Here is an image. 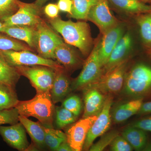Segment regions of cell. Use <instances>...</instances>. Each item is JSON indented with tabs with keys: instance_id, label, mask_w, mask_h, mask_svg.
<instances>
[{
	"instance_id": "6da1fadb",
	"label": "cell",
	"mask_w": 151,
	"mask_h": 151,
	"mask_svg": "<svg viewBox=\"0 0 151 151\" xmlns=\"http://www.w3.org/2000/svg\"><path fill=\"white\" fill-rule=\"evenodd\" d=\"M48 22L61 35L65 43L78 48L84 56L89 54L92 39L90 27L86 22L63 20L58 17L50 19Z\"/></svg>"
},
{
	"instance_id": "7a4b0ae2",
	"label": "cell",
	"mask_w": 151,
	"mask_h": 151,
	"mask_svg": "<svg viewBox=\"0 0 151 151\" xmlns=\"http://www.w3.org/2000/svg\"><path fill=\"white\" fill-rule=\"evenodd\" d=\"M15 108L17 109L19 115L35 117L45 127L53 128L54 103L50 91L37 92L31 100L19 101Z\"/></svg>"
},
{
	"instance_id": "3957f363",
	"label": "cell",
	"mask_w": 151,
	"mask_h": 151,
	"mask_svg": "<svg viewBox=\"0 0 151 151\" xmlns=\"http://www.w3.org/2000/svg\"><path fill=\"white\" fill-rule=\"evenodd\" d=\"M35 50L46 59L55 60L54 52L63 42L61 38L42 19L35 27Z\"/></svg>"
},
{
	"instance_id": "277c9868",
	"label": "cell",
	"mask_w": 151,
	"mask_h": 151,
	"mask_svg": "<svg viewBox=\"0 0 151 151\" xmlns=\"http://www.w3.org/2000/svg\"><path fill=\"white\" fill-rule=\"evenodd\" d=\"M124 92L127 95L139 97L151 91V67L143 63L135 65L124 81Z\"/></svg>"
},
{
	"instance_id": "5b68a950",
	"label": "cell",
	"mask_w": 151,
	"mask_h": 151,
	"mask_svg": "<svg viewBox=\"0 0 151 151\" xmlns=\"http://www.w3.org/2000/svg\"><path fill=\"white\" fill-rule=\"evenodd\" d=\"M0 56L10 65L14 68L22 66L42 65L50 68L55 70L64 69L62 65L53 60L43 58L30 50L15 51L0 50Z\"/></svg>"
},
{
	"instance_id": "8992f818",
	"label": "cell",
	"mask_w": 151,
	"mask_h": 151,
	"mask_svg": "<svg viewBox=\"0 0 151 151\" xmlns=\"http://www.w3.org/2000/svg\"><path fill=\"white\" fill-rule=\"evenodd\" d=\"M99 42L94 47L86 60L81 73L72 84L73 90H84L100 78L103 67L99 58Z\"/></svg>"
},
{
	"instance_id": "52a82bcc",
	"label": "cell",
	"mask_w": 151,
	"mask_h": 151,
	"mask_svg": "<svg viewBox=\"0 0 151 151\" xmlns=\"http://www.w3.org/2000/svg\"><path fill=\"white\" fill-rule=\"evenodd\" d=\"M15 68L21 75L24 76L29 80L37 92L50 91L56 70L42 65L19 66Z\"/></svg>"
},
{
	"instance_id": "ba28073f",
	"label": "cell",
	"mask_w": 151,
	"mask_h": 151,
	"mask_svg": "<svg viewBox=\"0 0 151 151\" xmlns=\"http://www.w3.org/2000/svg\"><path fill=\"white\" fill-rule=\"evenodd\" d=\"M127 63L125 60L113 69L102 74L98 80L86 88H95L102 93L107 94L118 93L124 86Z\"/></svg>"
},
{
	"instance_id": "9c48e42d",
	"label": "cell",
	"mask_w": 151,
	"mask_h": 151,
	"mask_svg": "<svg viewBox=\"0 0 151 151\" xmlns=\"http://www.w3.org/2000/svg\"><path fill=\"white\" fill-rule=\"evenodd\" d=\"M41 8L35 3H26L20 1L18 11L2 22L6 26H24L35 27L42 19L41 17Z\"/></svg>"
},
{
	"instance_id": "30bf717a",
	"label": "cell",
	"mask_w": 151,
	"mask_h": 151,
	"mask_svg": "<svg viewBox=\"0 0 151 151\" xmlns=\"http://www.w3.org/2000/svg\"><path fill=\"white\" fill-rule=\"evenodd\" d=\"M112 104L111 97L106 98L102 110L91 126L86 136L83 150L88 151L94 141L108 131L111 124V109Z\"/></svg>"
},
{
	"instance_id": "8fae6325",
	"label": "cell",
	"mask_w": 151,
	"mask_h": 151,
	"mask_svg": "<svg viewBox=\"0 0 151 151\" xmlns=\"http://www.w3.org/2000/svg\"><path fill=\"white\" fill-rule=\"evenodd\" d=\"M87 20L95 24L103 34L118 25L109 8L108 0H98L90 9Z\"/></svg>"
},
{
	"instance_id": "7c38bea8",
	"label": "cell",
	"mask_w": 151,
	"mask_h": 151,
	"mask_svg": "<svg viewBox=\"0 0 151 151\" xmlns=\"http://www.w3.org/2000/svg\"><path fill=\"white\" fill-rule=\"evenodd\" d=\"M97 117V116H94L83 118L68 130L66 134L67 142L73 151H80L83 150L88 132Z\"/></svg>"
},
{
	"instance_id": "4fadbf2b",
	"label": "cell",
	"mask_w": 151,
	"mask_h": 151,
	"mask_svg": "<svg viewBox=\"0 0 151 151\" xmlns=\"http://www.w3.org/2000/svg\"><path fill=\"white\" fill-rule=\"evenodd\" d=\"M0 134L4 141L18 150H27L29 148L25 129L20 122L9 127L0 126Z\"/></svg>"
},
{
	"instance_id": "5bb4252c",
	"label": "cell",
	"mask_w": 151,
	"mask_h": 151,
	"mask_svg": "<svg viewBox=\"0 0 151 151\" xmlns=\"http://www.w3.org/2000/svg\"><path fill=\"white\" fill-rule=\"evenodd\" d=\"M123 35V28L118 25L103 33L102 40L99 42L98 50L99 58L103 68L108 62L116 44Z\"/></svg>"
},
{
	"instance_id": "9a60e30c",
	"label": "cell",
	"mask_w": 151,
	"mask_h": 151,
	"mask_svg": "<svg viewBox=\"0 0 151 151\" xmlns=\"http://www.w3.org/2000/svg\"><path fill=\"white\" fill-rule=\"evenodd\" d=\"M132 45V38L129 33L122 36L113 49L108 62L103 68V74L113 69L125 60Z\"/></svg>"
},
{
	"instance_id": "2e32d148",
	"label": "cell",
	"mask_w": 151,
	"mask_h": 151,
	"mask_svg": "<svg viewBox=\"0 0 151 151\" xmlns=\"http://www.w3.org/2000/svg\"><path fill=\"white\" fill-rule=\"evenodd\" d=\"M84 110L83 118L98 116L101 112L106 98L98 89L88 88L84 89Z\"/></svg>"
},
{
	"instance_id": "e0dca14e",
	"label": "cell",
	"mask_w": 151,
	"mask_h": 151,
	"mask_svg": "<svg viewBox=\"0 0 151 151\" xmlns=\"http://www.w3.org/2000/svg\"><path fill=\"white\" fill-rule=\"evenodd\" d=\"M54 58L57 62L68 70H73L81 63V60L79 55L69 45L64 42L55 49Z\"/></svg>"
},
{
	"instance_id": "ac0fdd59",
	"label": "cell",
	"mask_w": 151,
	"mask_h": 151,
	"mask_svg": "<svg viewBox=\"0 0 151 151\" xmlns=\"http://www.w3.org/2000/svg\"><path fill=\"white\" fill-rule=\"evenodd\" d=\"M19 119L31 138L34 147L36 149H43L45 146V127L40 123L31 121L26 116L19 115Z\"/></svg>"
},
{
	"instance_id": "d6986e66",
	"label": "cell",
	"mask_w": 151,
	"mask_h": 151,
	"mask_svg": "<svg viewBox=\"0 0 151 151\" xmlns=\"http://www.w3.org/2000/svg\"><path fill=\"white\" fill-rule=\"evenodd\" d=\"M70 90V81L64 73V69L56 70L55 77L50 90L52 100L54 104L62 101Z\"/></svg>"
},
{
	"instance_id": "ffe728a7",
	"label": "cell",
	"mask_w": 151,
	"mask_h": 151,
	"mask_svg": "<svg viewBox=\"0 0 151 151\" xmlns=\"http://www.w3.org/2000/svg\"><path fill=\"white\" fill-rule=\"evenodd\" d=\"M143 103L142 99H137L117 106L112 113L113 122L119 124L127 121L138 113Z\"/></svg>"
},
{
	"instance_id": "44dd1931",
	"label": "cell",
	"mask_w": 151,
	"mask_h": 151,
	"mask_svg": "<svg viewBox=\"0 0 151 151\" xmlns=\"http://www.w3.org/2000/svg\"><path fill=\"white\" fill-rule=\"evenodd\" d=\"M3 33L27 44L34 51L35 27L24 26H6L3 29Z\"/></svg>"
},
{
	"instance_id": "7402d4cb",
	"label": "cell",
	"mask_w": 151,
	"mask_h": 151,
	"mask_svg": "<svg viewBox=\"0 0 151 151\" xmlns=\"http://www.w3.org/2000/svg\"><path fill=\"white\" fill-rule=\"evenodd\" d=\"M122 136L135 150H143L147 144L145 131L132 126L125 129L122 132Z\"/></svg>"
},
{
	"instance_id": "603a6c76",
	"label": "cell",
	"mask_w": 151,
	"mask_h": 151,
	"mask_svg": "<svg viewBox=\"0 0 151 151\" xmlns=\"http://www.w3.org/2000/svg\"><path fill=\"white\" fill-rule=\"evenodd\" d=\"M120 9L133 13L151 12V6L146 4L140 0H108Z\"/></svg>"
},
{
	"instance_id": "cb8c5ba5",
	"label": "cell",
	"mask_w": 151,
	"mask_h": 151,
	"mask_svg": "<svg viewBox=\"0 0 151 151\" xmlns=\"http://www.w3.org/2000/svg\"><path fill=\"white\" fill-rule=\"evenodd\" d=\"M21 76L15 68L0 56V83L15 88Z\"/></svg>"
},
{
	"instance_id": "d4e9b609",
	"label": "cell",
	"mask_w": 151,
	"mask_h": 151,
	"mask_svg": "<svg viewBox=\"0 0 151 151\" xmlns=\"http://www.w3.org/2000/svg\"><path fill=\"white\" fill-rule=\"evenodd\" d=\"M19 101L15 88L0 83V111L15 108Z\"/></svg>"
},
{
	"instance_id": "484cf974",
	"label": "cell",
	"mask_w": 151,
	"mask_h": 151,
	"mask_svg": "<svg viewBox=\"0 0 151 151\" xmlns=\"http://www.w3.org/2000/svg\"><path fill=\"white\" fill-rule=\"evenodd\" d=\"M71 14L68 17L77 20H87L91 8L97 3L98 0H72Z\"/></svg>"
},
{
	"instance_id": "4316f807",
	"label": "cell",
	"mask_w": 151,
	"mask_h": 151,
	"mask_svg": "<svg viewBox=\"0 0 151 151\" xmlns=\"http://www.w3.org/2000/svg\"><path fill=\"white\" fill-rule=\"evenodd\" d=\"M45 145L51 150L56 151L62 143L67 142L66 134L62 131L45 127Z\"/></svg>"
},
{
	"instance_id": "83f0119b",
	"label": "cell",
	"mask_w": 151,
	"mask_h": 151,
	"mask_svg": "<svg viewBox=\"0 0 151 151\" xmlns=\"http://www.w3.org/2000/svg\"><path fill=\"white\" fill-rule=\"evenodd\" d=\"M0 50L15 51L28 50L34 51L24 42L11 37L6 34L0 32Z\"/></svg>"
},
{
	"instance_id": "f1b7e54d",
	"label": "cell",
	"mask_w": 151,
	"mask_h": 151,
	"mask_svg": "<svg viewBox=\"0 0 151 151\" xmlns=\"http://www.w3.org/2000/svg\"><path fill=\"white\" fill-rule=\"evenodd\" d=\"M137 21L143 41L147 45L151 46V12L139 17Z\"/></svg>"
},
{
	"instance_id": "f546056e",
	"label": "cell",
	"mask_w": 151,
	"mask_h": 151,
	"mask_svg": "<svg viewBox=\"0 0 151 151\" xmlns=\"http://www.w3.org/2000/svg\"><path fill=\"white\" fill-rule=\"evenodd\" d=\"M55 113V124L59 129L73 124L77 118V116L62 106L56 108Z\"/></svg>"
},
{
	"instance_id": "4dcf8cb0",
	"label": "cell",
	"mask_w": 151,
	"mask_h": 151,
	"mask_svg": "<svg viewBox=\"0 0 151 151\" xmlns=\"http://www.w3.org/2000/svg\"><path fill=\"white\" fill-rule=\"evenodd\" d=\"M19 2V0H0V21L2 22L15 13Z\"/></svg>"
},
{
	"instance_id": "1f68e13d",
	"label": "cell",
	"mask_w": 151,
	"mask_h": 151,
	"mask_svg": "<svg viewBox=\"0 0 151 151\" xmlns=\"http://www.w3.org/2000/svg\"><path fill=\"white\" fill-rule=\"evenodd\" d=\"M119 135L118 131H113L108 132L103 136L101 139L96 143L93 144L89 150L90 151H102L108 145H110L113 139Z\"/></svg>"
},
{
	"instance_id": "d6a6232c",
	"label": "cell",
	"mask_w": 151,
	"mask_h": 151,
	"mask_svg": "<svg viewBox=\"0 0 151 151\" xmlns=\"http://www.w3.org/2000/svg\"><path fill=\"white\" fill-rule=\"evenodd\" d=\"M19 114L16 108L0 111V126L2 124L14 125L19 122Z\"/></svg>"
},
{
	"instance_id": "836d02e7",
	"label": "cell",
	"mask_w": 151,
	"mask_h": 151,
	"mask_svg": "<svg viewBox=\"0 0 151 151\" xmlns=\"http://www.w3.org/2000/svg\"><path fill=\"white\" fill-rule=\"evenodd\" d=\"M62 107L78 117L81 113L82 108L81 99L77 95L70 96L64 100Z\"/></svg>"
},
{
	"instance_id": "e575fe53",
	"label": "cell",
	"mask_w": 151,
	"mask_h": 151,
	"mask_svg": "<svg viewBox=\"0 0 151 151\" xmlns=\"http://www.w3.org/2000/svg\"><path fill=\"white\" fill-rule=\"evenodd\" d=\"M113 151H131L134 150L131 145L122 136H117L110 144Z\"/></svg>"
},
{
	"instance_id": "d590c367",
	"label": "cell",
	"mask_w": 151,
	"mask_h": 151,
	"mask_svg": "<svg viewBox=\"0 0 151 151\" xmlns=\"http://www.w3.org/2000/svg\"><path fill=\"white\" fill-rule=\"evenodd\" d=\"M132 126L145 131L151 132V116L145 117L135 122Z\"/></svg>"
},
{
	"instance_id": "8d00e7d4",
	"label": "cell",
	"mask_w": 151,
	"mask_h": 151,
	"mask_svg": "<svg viewBox=\"0 0 151 151\" xmlns=\"http://www.w3.org/2000/svg\"><path fill=\"white\" fill-rule=\"evenodd\" d=\"M59 9L57 4H49L45 7L44 13L50 19H54L58 17Z\"/></svg>"
},
{
	"instance_id": "74e56055",
	"label": "cell",
	"mask_w": 151,
	"mask_h": 151,
	"mask_svg": "<svg viewBox=\"0 0 151 151\" xmlns=\"http://www.w3.org/2000/svg\"><path fill=\"white\" fill-rule=\"evenodd\" d=\"M57 6L59 11L68 13V15L71 14L73 6L72 0H59Z\"/></svg>"
},
{
	"instance_id": "f35d334b",
	"label": "cell",
	"mask_w": 151,
	"mask_h": 151,
	"mask_svg": "<svg viewBox=\"0 0 151 151\" xmlns=\"http://www.w3.org/2000/svg\"><path fill=\"white\" fill-rule=\"evenodd\" d=\"M138 114L141 115H147L151 113V101L143 103Z\"/></svg>"
},
{
	"instance_id": "ab89813d",
	"label": "cell",
	"mask_w": 151,
	"mask_h": 151,
	"mask_svg": "<svg viewBox=\"0 0 151 151\" xmlns=\"http://www.w3.org/2000/svg\"><path fill=\"white\" fill-rule=\"evenodd\" d=\"M56 151H73V149L69 145L67 142H64L62 143Z\"/></svg>"
},
{
	"instance_id": "60d3db41",
	"label": "cell",
	"mask_w": 151,
	"mask_h": 151,
	"mask_svg": "<svg viewBox=\"0 0 151 151\" xmlns=\"http://www.w3.org/2000/svg\"><path fill=\"white\" fill-rule=\"evenodd\" d=\"M48 1L49 0H36L35 3L39 7L42 8V6Z\"/></svg>"
},
{
	"instance_id": "b9f144b4",
	"label": "cell",
	"mask_w": 151,
	"mask_h": 151,
	"mask_svg": "<svg viewBox=\"0 0 151 151\" xmlns=\"http://www.w3.org/2000/svg\"><path fill=\"white\" fill-rule=\"evenodd\" d=\"M6 26V25L4 24V23L0 21V32H2L3 29Z\"/></svg>"
},
{
	"instance_id": "7bdbcfd3",
	"label": "cell",
	"mask_w": 151,
	"mask_h": 151,
	"mask_svg": "<svg viewBox=\"0 0 151 151\" xmlns=\"http://www.w3.org/2000/svg\"><path fill=\"white\" fill-rule=\"evenodd\" d=\"M150 0H141V1L143 2H147L150 1Z\"/></svg>"
},
{
	"instance_id": "ee69618b",
	"label": "cell",
	"mask_w": 151,
	"mask_h": 151,
	"mask_svg": "<svg viewBox=\"0 0 151 151\" xmlns=\"http://www.w3.org/2000/svg\"><path fill=\"white\" fill-rule=\"evenodd\" d=\"M150 1H151V0H150Z\"/></svg>"
},
{
	"instance_id": "f6af8a7d",
	"label": "cell",
	"mask_w": 151,
	"mask_h": 151,
	"mask_svg": "<svg viewBox=\"0 0 151 151\" xmlns=\"http://www.w3.org/2000/svg\"><path fill=\"white\" fill-rule=\"evenodd\" d=\"M140 1H141V0H140Z\"/></svg>"
}]
</instances>
